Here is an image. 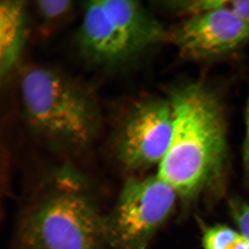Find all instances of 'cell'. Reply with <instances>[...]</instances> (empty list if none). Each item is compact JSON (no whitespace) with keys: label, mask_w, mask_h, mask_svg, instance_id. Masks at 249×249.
<instances>
[{"label":"cell","mask_w":249,"mask_h":249,"mask_svg":"<svg viewBox=\"0 0 249 249\" xmlns=\"http://www.w3.org/2000/svg\"><path fill=\"white\" fill-rule=\"evenodd\" d=\"M232 210L240 232L249 241V205L243 203L235 204Z\"/></svg>","instance_id":"12"},{"label":"cell","mask_w":249,"mask_h":249,"mask_svg":"<svg viewBox=\"0 0 249 249\" xmlns=\"http://www.w3.org/2000/svg\"><path fill=\"white\" fill-rule=\"evenodd\" d=\"M175 113L169 98L139 100L124 112L113 134L116 159L127 171L158 163L173 138Z\"/></svg>","instance_id":"6"},{"label":"cell","mask_w":249,"mask_h":249,"mask_svg":"<svg viewBox=\"0 0 249 249\" xmlns=\"http://www.w3.org/2000/svg\"><path fill=\"white\" fill-rule=\"evenodd\" d=\"M28 126L55 146L81 149L98 133L100 114L94 97L76 80L47 67H31L20 80Z\"/></svg>","instance_id":"3"},{"label":"cell","mask_w":249,"mask_h":249,"mask_svg":"<svg viewBox=\"0 0 249 249\" xmlns=\"http://www.w3.org/2000/svg\"><path fill=\"white\" fill-rule=\"evenodd\" d=\"M246 136L245 142V161L249 169V91L246 109Z\"/></svg>","instance_id":"13"},{"label":"cell","mask_w":249,"mask_h":249,"mask_svg":"<svg viewBox=\"0 0 249 249\" xmlns=\"http://www.w3.org/2000/svg\"><path fill=\"white\" fill-rule=\"evenodd\" d=\"M175 124L168 151L157 175L178 194L193 196L220 168L227 150V126L222 101L201 81L171 89Z\"/></svg>","instance_id":"1"},{"label":"cell","mask_w":249,"mask_h":249,"mask_svg":"<svg viewBox=\"0 0 249 249\" xmlns=\"http://www.w3.org/2000/svg\"><path fill=\"white\" fill-rule=\"evenodd\" d=\"M18 238L23 249H102L107 214L86 181L70 166L54 170L23 212Z\"/></svg>","instance_id":"2"},{"label":"cell","mask_w":249,"mask_h":249,"mask_svg":"<svg viewBox=\"0 0 249 249\" xmlns=\"http://www.w3.org/2000/svg\"><path fill=\"white\" fill-rule=\"evenodd\" d=\"M242 237L240 231L225 226L210 228L203 238L204 249H232Z\"/></svg>","instance_id":"10"},{"label":"cell","mask_w":249,"mask_h":249,"mask_svg":"<svg viewBox=\"0 0 249 249\" xmlns=\"http://www.w3.org/2000/svg\"><path fill=\"white\" fill-rule=\"evenodd\" d=\"M232 249H249V241L242 235V238Z\"/></svg>","instance_id":"14"},{"label":"cell","mask_w":249,"mask_h":249,"mask_svg":"<svg viewBox=\"0 0 249 249\" xmlns=\"http://www.w3.org/2000/svg\"><path fill=\"white\" fill-rule=\"evenodd\" d=\"M157 6L170 14L185 18L213 10L225 9L249 19V0H176L160 1Z\"/></svg>","instance_id":"9"},{"label":"cell","mask_w":249,"mask_h":249,"mask_svg":"<svg viewBox=\"0 0 249 249\" xmlns=\"http://www.w3.org/2000/svg\"><path fill=\"white\" fill-rule=\"evenodd\" d=\"M27 37L25 1H0V75L9 74L19 60Z\"/></svg>","instance_id":"8"},{"label":"cell","mask_w":249,"mask_h":249,"mask_svg":"<svg viewBox=\"0 0 249 249\" xmlns=\"http://www.w3.org/2000/svg\"><path fill=\"white\" fill-rule=\"evenodd\" d=\"M70 0H42L36 1V7L45 22H55L71 9Z\"/></svg>","instance_id":"11"},{"label":"cell","mask_w":249,"mask_h":249,"mask_svg":"<svg viewBox=\"0 0 249 249\" xmlns=\"http://www.w3.org/2000/svg\"><path fill=\"white\" fill-rule=\"evenodd\" d=\"M168 39L183 58H222L249 42V19L219 9L185 18L169 31Z\"/></svg>","instance_id":"7"},{"label":"cell","mask_w":249,"mask_h":249,"mask_svg":"<svg viewBox=\"0 0 249 249\" xmlns=\"http://www.w3.org/2000/svg\"><path fill=\"white\" fill-rule=\"evenodd\" d=\"M178 193L157 175L130 178L107 214V245L111 249H145L168 217Z\"/></svg>","instance_id":"5"},{"label":"cell","mask_w":249,"mask_h":249,"mask_svg":"<svg viewBox=\"0 0 249 249\" xmlns=\"http://www.w3.org/2000/svg\"><path fill=\"white\" fill-rule=\"evenodd\" d=\"M83 11L77 43L96 66L124 67L168 39L169 31L138 1L93 0Z\"/></svg>","instance_id":"4"}]
</instances>
